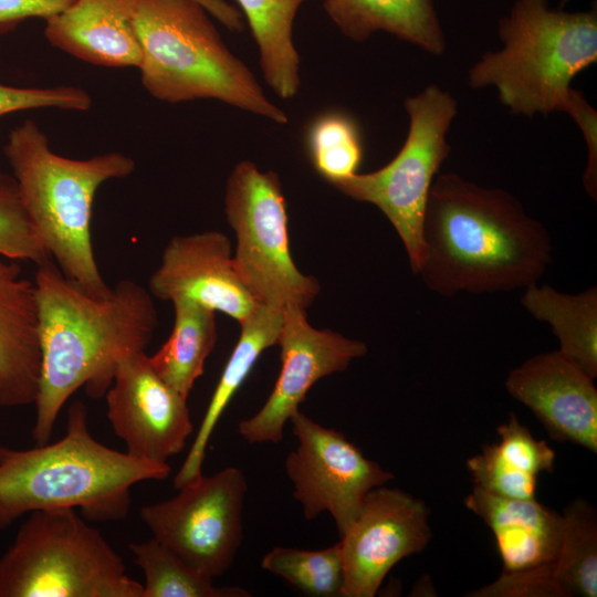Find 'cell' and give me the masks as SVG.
<instances>
[{"instance_id":"cell-1","label":"cell","mask_w":597,"mask_h":597,"mask_svg":"<svg viewBox=\"0 0 597 597\" xmlns=\"http://www.w3.org/2000/svg\"><path fill=\"white\" fill-rule=\"evenodd\" d=\"M42 369L31 431L34 443L50 441L66 400L85 386L92 398L111 387L118 363L145 350L158 326L153 295L130 279L105 296H94L69 279L53 259L34 276Z\"/></svg>"},{"instance_id":"cell-2","label":"cell","mask_w":597,"mask_h":597,"mask_svg":"<svg viewBox=\"0 0 597 597\" xmlns=\"http://www.w3.org/2000/svg\"><path fill=\"white\" fill-rule=\"evenodd\" d=\"M421 235L417 274L441 296L524 290L537 283L552 262L547 229L515 196L454 172L436 176Z\"/></svg>"},{"instance_id":"cell-3","label":"cell","mask_w":597,"mask_h":597,"mask_svg":"<svg viewBox=\"0 0 597 597\" xmlns=\"http://www.w3.org/2000/svg\"><path fill=\"white\" fill-rule=\"evenodd\" d=\"M150 462L97 441L81 400L67 409L65 434L25 450L0 446V530L39 510L80 509L90 522H117L130 509L133 485L170 475Z\"/></svg>"},{"instance_id":"cell-4","label":"cell","mask_w":597,"mask_h":597,"mask_svg":"<svg viewBox=\"0 0 597 597\" xmlns=\"http://www.w3.org/2000/svg\"><path fill=\"white\" fill-rule=\"evenodd\" d=\"M4 155L19 196L49 255L65 276L94 296L112 289L95 260L91 220L95 193L111 179L129 176L136 165L112 151L87 159L54 153L49 138L32 119L11 129Z\"/></svg>"},{"instance_id":"cell-5","label":"cell","mask_w":597,"mask_h":597,"mask_svg":"<svg viewBox=\"0 0 597 597\" xmlns=\"http://www.w3.org/2000/svg\"><path fill=\"white\" fill-rule=\"evenodd\" d=\"M209 15L195 0H136L134 25L145 90L167 103L213 98L286 124L287 115L264 95Z\"/></svg>"},{"instance_id":"cell-6","label":"cell","mask_w":597,"mask_h":597,"mask_svg":"<svg viewBox=\"0 0 597 597\" xmlns=\"http://www.w3.org/2000/svg\"><path fill=\"white\" fill-rule=\"evenodd\" d=\"M503 48L469 71L473 88L494 86L513 114H568L573 78L597 60V10L567 12L548 0H516L499 23Z\"/></svg>"},{"instance_id":"cell-7","label":"cell","mask_w":597,"mask_h":597,"mask_svg":"<svg viewBox=\"0 0 597 597\" xmlns=\"http://www.w3.org/2000/svg\"><path fill=\"white\" fill-rule=\"evenodd\" d=\"M0 597H143V584L74 509L39 510L0 557Z\"/></svg>"},{"instance_id":"cell-8","label":"cell","mask_w":597,"mask_h":597,"mask_svg":"<svg viewBox=\"0 0 597 597\" xmlns=\"http://www.w3.org/2000/svg\"><path fill=\"white\" fill-rule=\"evenodd\" d=\"M409 130L399 153L387 165L355 174L332 185L345 196L376 206L389 220L417 274L422 255V221L432 182L450 154L447 133L457 101L437 85L407 97Z\"/></svg>"},{"instance_id":"cell-9","label":"cell","mask_w":597,"mask_h":597,"mask_svg":"<svg viewBox=\"0 0 597 597\" xmlns=\"http://www.w3.org/2000/svg\"><path fill=\"white\" fill-rule=\"evenodd\" d=\"M224 212L237 239L234 268L254 298L279 310H306L321 287L292 259L279 176L249 160L238 163L226 184Z\"/></svg>"},{"instance_id":"cell-10","label":"cell","mask_w":597,"mask_h":597,"mask_svg":"<svg viewBox=\"0 0 597 597\" xmlns=\"http://www.w3.org/2000/svg\"><path fill=\"white\" fill-rule=\"evenodd\" d=\"M171 499L144 505L140 517L153 537L200 573L216 578L232 565L242 542L243 472L228 467L200 474Z\"/></svg>"},{"instance_id":"cell-11","label":"cell","mask_w":597,"mask_h":597,"mask_svg":"<svg viewBox=\"0 0 597 597\" xmlns=\"http://www.w3.org/2000/svg\"><path fill=\"white\" fill-rule=\"evenodd\" d=\"M290 422L297 439L285 460L293 496L306 520L329 513L342 536L367 494L391 481L394 474L366 458L343 432L323 427L300 410Z\"/></svg>"},{"instance_id":"cell-12","label":"cell","mask_w":597,"mask_h":597,"mask_svg":"<svg viewBox=\"0 0 597 597\" xmlns=\"http://www.w3.org/2000/svg\"><path fill=\"white\" fill-rule=\"evenodd\" d=\"M276 345L281 369L275 385L262 407L238 425L248 443H279L284 427L320 379L347 369L367 353L364 342L343 334L313 327L306 310L296 305L283 310V324Z\"/></svg>"},{"instance_id":"cell-13","label":"cell","mask_w":597,"mask_h":597,"mask_svg":"<svg viewBox=\"0 0 597 597\" xmlns=\"http://www.w3.org/2000/svg\"><path fill=\"white\" fill-rule=\"evenodd\" d=\"M429 509L420 499L385 485L373 489L341 536L342 597H374L389 570L422 552L431 538Z\"/></svg>"},{"instance_id":"cell-14","label":"cell","mask_w":597,"mask_h":597,"mask_svg":"<svg viewBox=\"0 0 597 597\" xmlns=\"http://www.w3.org/2000/svg\"><path fill=\"white\" fill-rule=\"evenodd\" d=\"M105 395L107 418L128 454L164 463L184 450L193 430L187 398L156 374L145 350L118 363Z\"/></svg>"},{"instance_id":"cell-15","label":"cell","mask_w":597,"mask_h":597,"mask_svg":"<svg viewBox=\"0 0 597 597\" xmlns=\"http://www.w3.org/2000/svg\"><path fill=\"white\" fill-rule=\"evenodd\" d=\"M148 290L161 301H192L239 324L260 305L234 268L230 239L214 230L172 237Z\"/></svg>"},{"instance_id":"cell-16","label":"cell","mask_w":597,"mask_h":597,"mask_svg":"<svg viewBox=\"0 0 597 597\" xmlns=\"http://www.w3.org/2000/svg\"><path fill=\"white\" fill-rule=\"evenodd\" d=\"M505 388L534 413L553 440L597 452L594 379L559 350L537 354L512 369Z\"/></svg>"},{"instance_id":"cell-17","label":"cell","mask_w":597,"mask_h":597,"mask_svg":"<svg viewBox=\"0 0 597 597\" xmlns=\"http://www.w3.org/2000/svg\"><path fill=\"white\" fill-rule=\"evenodd\" d=\"M42 350L34 281L19 261L0 255V407L34 404Z\"/></svg>"},{"instance_id":"cell-18","label":"cell","mask_w":597,"mask_h":597,"mask_svg":"<svg viewBox=\"0 0 597 597\" xmlns=\"http://www.w3.org/2000/svg\"><path fill=\"white\" fill-rule=\"evenodd\" d=\"M136 0H74L46 20L44 35L61 51L97 66L139 67Z\"/></svg>"},{"instance_id":"cell-19","label":"cell","mask_w":597,"mask_h":597,"mask_svg":"<svg viewBox=\"0 0 597 597\" xmlns=\"http://www.w3.org/2000/svg\"><path fill=\"white\" fill-rule=\"evenodd\" d=\"M465 506L492 531L503 563L502 574L552 565L561 546L563 514L533 500L492 494L474 486Z\"/></svg>"},{"instance_id":"cell-20","label":"cell","mask_w":597,"mask_h":597,"mask_svg":"<svg viewBox=\"0 0 597 597\" xmlns=\"http://www.w3.org/2000/svg\"><path fill=\"white\" fill-rule=\"evenodd\" d=\"M496 430L499 442L467 460L474 486L504 498L535 499L538 474L554 469V450L535 439L515 413Z\"/></svg>"},{"instance_id":"cell-21","label":"cell","mask_w":597,"mask_h":597,"mask_svg":"<svg viewBox=\"0 0 597 597\" xmlns=\"http://www.w3.org/2000/svg\"><path fill=\"white\" fill-rule=\"evenodd\" d=\"M282 324L283 310L263 304L240 324L239 339L223 368L191 448L174 478L176 489L202 474L208 442L221 415L260 355L276 345Z\"/></svg>"},{"instance_id":"cell-22","label":"cell","mask_w":597,"mask_h":597,"mask_svg":"<svg viewBox=\"0 0 597 597\" xmlns=\"http://www.w3.org/2000/svg\"><path fill=\"white\" fill-rule=\"evenodd\" d=\"M323 6L339 31L354 41L385 31L431 54L446 49L432 0H325Z\"/></svg>"},{"instance_id":"cell-23","label":"cell","mask_w":597,"mask_h":597,"mask_svg":"<svg viewBox=\"0 0 597 597\" xmlns=\"http://www.w3.org/2000/svg\"><path fill=\"white\" fill-rule=\"evenodd\" d=\"M523 307L548 323L559 342V353L590 378L597 377V287L577 294L537 283L524 289Z\"/></svg>"},{"instance_id":"cell-24","label":"cell","mask_w":597,"mask_h":597,"mask_svg":"<svg viewBox=\"0 0 597 597\" xmlns=\"http://www.w3.org/2000/svg\"><path fill=\"white\" fill-rule=\"evenodd\" d=\"M305 0H237L260 53L263 77L274 93L293 98L300 90V55L293 23Z\"/></svg>"},{"instance_id":"cell-25","label":"cell","mask_w":597,"mask_h":597,"mask_svg":"<svg viewBox=\"0 0 597 597\" xmlns=\"http://www.w3.org/2000/svg\"><path fill=\"white\" fill-rule=\"evenodd\" d=\"M175 318L171 333L149 357L156 374L171 388L188 398L217 338L216 312L196 302H172Z\"/></svg>"},{"instance_id":"cell-26","label":"cell","mask_w":597,"mask_h":597,"mask_svg":"<svg viewBox=\"0 0 597 597\" xmlns=\"http://www.w3.org/2000/svg\"><path fill=\"white\" fill-rule=\"evenodd\" d=\"M564 530L553 577L562 596H597V515L584 499L572 501L563 513Z\"/></svg>"},{"instance_id":"cell-27","label":"cell","mask_w":597,"mask_h":597,"mask_svg":"<svg viewBox=\"0 0 597 597\" xmlns=\"http://www.w3.org/2000/svg\"><path fill=\"white\" fill-rule=\"evenodd\" d=\"M135 564L143 570V597H249L241 587H218L155 537L132 543Z\"/></svg>"},{"instance_id":"cell-28","label":"cell","mask_w":597,"mask_h":597,"mask_svg":"<svg viewBox=\"0 0 597 597\" xmlns=\"http://www.w3.org/2000/svg\"><path fill=\"white\" fill-rule=\"evenodd\" d=\"M305 146L313 167L329 184L357 174L363 159L359 127L338 111L322 113L308 124Z\"/></svg>"},{"instance_id":"cell-29","label":"cell","mask_w":597,"mask_h":597,"mask_svg":"<svg viewBox=\"0 0 597 597\" xmlns=\"http://www.w3.org/2000/svg\"><path fill=\"white\" fill-rule=\"evenodd\" d=\"M261 567L306 595L342 597L344 566L339 542L317 551L276 546L263 556Z\"/></svg>"},{"instance_id":"cell-30","label":"cell","mask_w":597,"mask_h":597,"mask_svg":"<svg viewBox=\"0 0 597 597\" xmlns=\"http://www.w3.org/2000/svg\"><path fill=\"white\" fill-rule=\"evenodd\" d=\"M0 255L36 265L52 259L24 209L13 178L0 186Z\"/></svg>"},{"instance_id":"cell-31","label":"cell","mask_w":597,"mask_h":597,"mask_svg":"<svg viewBox=\"0 0 597 597\" xmlns=\"http://www.w3.org/2000/svg\"><path fill=\"white\" fill-rule=\"evenodd\" d=\"M91 106L90 94L76 86L14 87L0 83V116L43 107L85 112Z\"/></svg>"},{"instance_id":"cell-32","label":"cell","mask_w":597,"mask_h":597,"mask_svg":"<svg viewBox=\"0 0 597 597\" xmlns=\"http://www.w3.org/2000/svg\"><path fill=\"white\" fill-rule=\"evenodd\" d=\"M74 0H0V33L13 30L28 18L45 21L65 10Z\"/></svg>"},{"instance_id":"cell-33","label":"cell","mask_w":597,"mask_h":597,"mask_svg":"<svg viewBox=\"0 0 597 597\" xmlns=\"http://www.w3.org/2000/svg\"><path fill=\"white\" fill-rule=\"evenodd\" d=\"M202 6L206 11L218 20L221 24L233 32H241L244 29V21L239 9L226 0H195Z\"/></svg>"},{"instance_id":"cell-34","label":"cell","mask_w":597,"mask_h":597,"mask_svg":"<svg viewBox=\"0 0 597 597\" xmlns=\"http://www.w3.org/2000/svg\"><path fill=\"white\" fill-rule=\"evenodd\" d=\"M6 175H3L0 170V186L3 184L4 179H6Z\"/></svg>"},{"instance_id":"cell-35","label":"cell","mask_w":597,"mask_h":597,"mask_svg":"<svg viewBox=\"0 0 597 597\" xmlns=\"http://www.w3.org/2000/svg\"><path fill=\"white\" fill-rule=\"evenodd\" d=\"M565 1H567V0H563V2H565Z\"/></svg>"}]
</instances>
